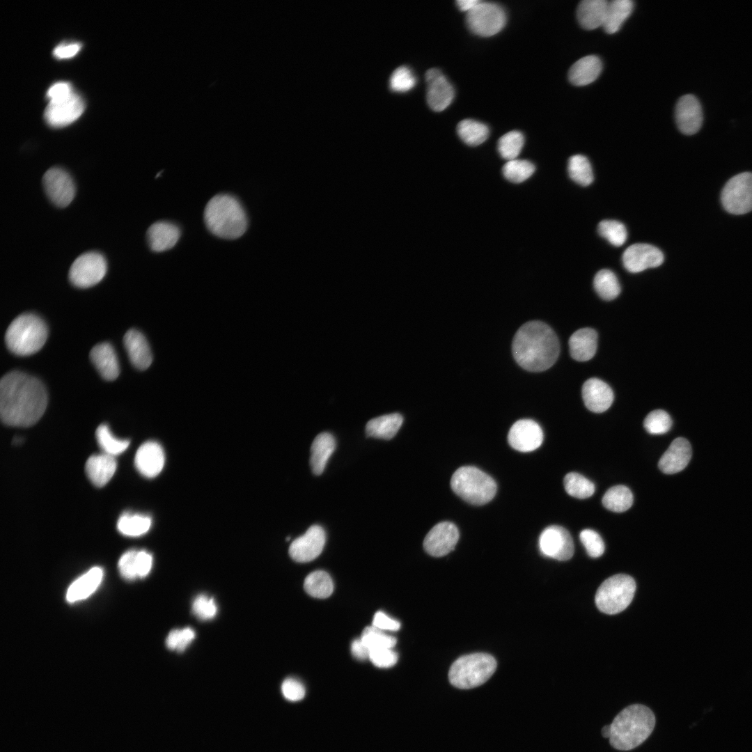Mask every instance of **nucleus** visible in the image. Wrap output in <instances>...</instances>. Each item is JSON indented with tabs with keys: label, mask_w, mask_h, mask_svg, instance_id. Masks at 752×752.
<instances>
[{
	"label": "nucleus",
	"mask_w": 752,
	"mask_h": 752,
	"mask_svg": "<svg viewBox=\"0 0 752 752\" xmlns=\"http://www.w3.org/2000/svg\"><path fill=\"white\" fill-rule=\"evenodd\" d=\"M90 357L100 375L106 380L116 379L120 373L118 358L113 346L109 343L95 345Z\"/></svg>",
	"instance_id": "nucleus-26"
},
{
	"label": "nucleus",
	"mask_w": 752,
	"mask_h": 752,
	"mask_svg": "<svg viewBox=\"0 0 752 752\" xmlns=\"http://www.w3.org/2000/svg\"><path fill=\"white\" fill-rule=\"evenodd\" d=\"M593 285L597 293L605 300H612L620 292L618 280L616 274L609 269L599 271L595 276Z\"/></svg>",
	"instance_id": "nucleus-39"
},
{
	"label": "nucleus",
	"mask_w": 752,
	"mask_h": 752,
	"mask_svg": "<svg viewBox=\"0 0 752 752\" xmlns=\"http://www.w3.org/2000/svg\"><path fill=\"white\" fill-rule=\"evenodd\" d=\"M524 144V137L517 130L503 134L498 141L497 149L501 157L508 161L517 159Z\"/></svg>",
	"instance_id": "nucleus-43"
},
{
	"label": "nucleus",
	"mask_w": 752,
	"mask_h": 752,
	"mask_svg": "<svg viewBox=\"0 0 752 752\" xmlns=\"http://www.w3.org/2000/svg\"><path fill=\"white\" fill-rule=\"evenodd\" d=\"M372 626L382 631H397L400 627V623L387 616L382 611L375 613L373 620Z\"/></svg>",
	"instance_id": "nucleus-55"
},
{
	"label": "nucleus",
	"mask_w": 752,
	"mask_h": 752,
	"mask_svg": "<svg viewBox=\"0 0 752 752\" xmlns=\"http://www.w3.org/2000/svg\"><path fill=\"white\" fill-rule=\"evenodd\" d=\"M672 423L671 418L666 412L657 409L647 415L643 421V426L650 434H661L671 429Z\"/></svg>",
	"instance_id": "nucleus-48"
},
{
	"label": "nucleus",
	"mask_w": 752,
	"mask_h": 752,
	"mask_svg": "<svg viewBox=\"0 0 752 752\" xmlns=\"http://www.w3.org/2000/svg\"><path fill=\"white\" fill-rule=\"evenodd\" d=\"M326 541L324 528L313 525L302 535L292 542L289 554L295 561L306 563L314 560L322 552Z\"/></svg>",
	"instance_id": "nucleus-15"
},
{
	"label": "nucleus",
	"mask_w": 752,
	"mask_h": 752,
	"mask_svg": "<svg viewBox=\"0 0 752 752\" xmlns=\"http://www.w3.org/2000/svg\"><path fill=\"white\" fill-rule=\"evenodd\" d=\"M602 735L604 737H609L610 735V725H606L602 728Z\"/></svg>",
	"instance_id": "nucleus-61"
},
{
	"label": "nucleus",
	"mask_w": 752,
	"mask_h": 752,
	"mask_svg": "<svg viewBox=\"0 0 752 752\" xmlns=\"http://www.w3.org/2000/svg\"><path fill=\"white\" fill-rule=\"evenodd\" d=\"M427 84L426 100L429 107L434 111H441L452 102L455 91L444 75L437 68H431L425 73Z\"/></svg>",
	"instance_id": "nucleus-18"
},
{
	"label": "nucleus",
	"mask_w": 752,
	"mask_h": 752,
	"mask_svg": "<svg viewBox=\"0 0 752 752\" xmlns=\"http://www.w3.org/2000/svg\"><path fill=\"white\" fill-rule=\"evenodd\" d=\"M107 269V260L103 255L96 251L86 252L72 263L69 270V279L77 288H89L102 280Z\"/></svg>",
	"instance_id": "nucleus-11"
},
{
	"label": "nucleus",
	"mask_w": 752,
	"mask_h": 752,
	"mask_svg": "<svg viewBox=\"0 0 752 752\" xmlns=\"http://www.w3.org/2000/svg\"><path fill=\"white\" fill-rule=\"evenodd\" d=\"M516 362L531 372L547 370L558 359L560 345L553 329L540 321L524 324L516 332L512 344Z\"/></svg>",
	"instance_id": "nucleus-2"
},
{
	"label": "nucleus",
	"mask_w": 752,
	"mask_h": 752,
	"mask_svg": "<svg viewBox=\"0 0 752 752\" xmlns=\"http://www.w3.org/2000/svg\"><path fill=\"white\" fill-rule=\"evenodd\" d=\"M369 651L379 648H393L396 639L373 626L366 627L360 638Z\"/></svg>",
	"instance_id": "nucleus-45"
},
{
	"label": "nucleus",
	"mask_w": 752,
	"mask_h": 752,
	"mask_svg": "<svg viewBox=\"0 0 752 752\" xmlns=\"http://www.w3.org/2000/svg\"><path fill=\"white\" fill-rule=\"evenodd\" d=\"M602 66L601 60L597 56H584L571 66L568 73L569 80L578 86L589 84L598 77Z\"/></svg>",
	"instance_id": "nucleus-30"
},
{
	"label": "nucleus",
	"mask_w": 752,
	"mask_h": 752,
	"mask_svg": "<svg viewBox=\"0 0 752 752\" xmlns=\"http://www.w3.org/2000/svg\"><path fill=\"white\" fill-rule=\"evenodd\" d=\"M539 548L544 556L563 561L572 557L574 549L570 533L558 525L549 526L542 531Z\"/></svg>",
	"instance_id": "nucleus-13"
},
{
	"label": "nucleus",
	"mask_w": 752,
	"mask_h": 752,
	"mask_svg": "<svg viewBox=\"0 0 752 752\" xmlns=\"http://www.w3.org/2000/svg\"><path fill=\"white\" fill-rule=\"evenodd\" d=\"M723 208L729 213L744 214L752 210V173L744 172L731 178L721 194Z\"/></svg>",
	"instance_id": "nucleus-10"
},
{
	"label": "nucleus",
	"mask_w": 752,
	"mask_h": 752,
	"mask_svg": "<svg viewBox=\"0 0 752 752\" xmlns=\"http://www.w3.org/2000/svg\"><path fill=\"white\" fill-rule=\"evenodd\" d=\"M534 164L525 159H515L507 161L502 173L506 179L511 182L521 183L529 178L534 173Z\"/></svg>",
	"instance_id": "nucleus-44"
},
{
	"label": "nucleus",
	"mask_w": 752,
	"mask_h": 752,
	"mask_svg": "<svg viewBox=\"0 0 752 752\" xmlns=\"http://www.w3.org/2000/svg\"><path fill=\"white\" fill-rule=\"evenodd\" d=\"M480 2V0H458L456 1V4L461 11L468 13Z\"/></svg>",
	"instance_id": "nucleus-60"
},
{
	"label": "nucleus",
	"mask_w": 752,
	"mask_h": 752,
	"mask_svg": "<svg viewBox=\"0 0 752 752\" xmlns=\"http://www.w3.org/2000/svg\"><path fill=\"white\" fill-rule=\"evenodd\" d=\"M416 84V78L414 72L405 65L397 68L389 79L390 88L395 92H407L412 89Z\"/></svg>",
	"instance_id": "nucleus-47"
},
{
	"label": "nucleus",
	"mask_w": 752,
	"mask_h": 752,
	"mask_svg": "<svg viewBox=\"0 0 752 752\" xmlns=\"http://www.w3.org/2000/svg\"><path fill=\"white\" fill-rule=\"evenodd\" d=\"M634 3L631 0H613L608 2L606 15L602 25L608 33H614L633 10Z\"/></svg>",
	"instance_id": "nucleus-34"
},
{
	"label": "nucleus",
	"mask_w": 752,
	"mask_h": 752,
	"mask_svg": "<svg viewBox=\"0 0 752 752\" xmlns=\"http://www.w3.org/2000/svg\"><path fill=\"white\" fill-rule=\"evenodd\" d=\"M304 588L309 595L323 599L331 595L334 590V583L327 572L317 570L310 573L306 577Z\"/></svg>",
	"instance_id": "nucleus-37"
},
{
	"label": "nucleus",
	"mask_w": 752,
	"mask_h": 752,
	"mask_svg": "<svg viewBox=\"0 0 752 752\" xmlns=\"http://www.w3.org/2000/svg\"><path fill=\"white\" fill-rule=\"evenodd\" d=\"M496 666L495 659L487 653L464 655L451 665L448 679L457 688H475L487 681L496 671Z\"/></svg>",
	"instance_id": "nucleus-7"
},
{
	"label": "nucleus",
	"mask_w": 752,
	"mask_h": 752,
	"mask_svg": "<svg viewBox=\"0 0 752 752\" xmlns=\"http://www.w3.org/2000/svg\"><path fill=\"white\" fill-rule=\"evenodd\" d=\"M599 234L612 245L622 246L626 241L627 233L624 224L616 220H603L597 226Z\"/></svg>",
	"instance_id": "nucleus-46"
},
{
	"label": "nucleus",
	"mask_w": 752,
	"mask_h": 752,
	"mask_svg": "<svg viewBox=\"0 0 752 752\" xmlns=\"http://www.w3.org/2000/svg\"><path fill=\"white\" fill-rule=\"evenodd\" d=\"M567 170L570 178L581 186H588L593 181L590 163L582 155H574L570 157Z\"/></svg>",
	"instance_id": "nucleus-41"
},
{
	"label": "nucleus",
	"mask_w": 752,
	"mask_h": 752,
	"mask_svg": "<svg viewBox=\"0 0 752 752\" xmlns=\"http://www.w3.org/2000/svg\"><path fill=\"white\" fill-rule=\"evenodd\" d=\"M336 440L329 432H322L314 439L311 447L310 464L315 475L324 470L328 460L336 448Z\"/></svg>",
	"instance_id": "nucleus-31"
},
{
	"label": "nucleus",
	"mask_w": 752,
	"mask_h": 752,
	"mask_svg": "<svg viewBox=\"0 0 752 752\" xmlns=\"http://www.w3.org/2000/svg\"><path fill=\"white\" fill-rule=\"evenodd\" d=\"M606 0H583L577 9V17L585 29L593 30L602 26L608 6Z\"/></svg>",
	"instance_id": "nucleus-32"
},
{
	"label": "nucleus",
	"mask_w": 752,
	"mask_h": 752,
	"mask_svg": "<svg viewBox=\"0 0 752 752\" xmlns=\"http://www.w3.org/2000/svg\"><path fill=\"white\" fill-rule=\"evenodd\" d=\"M45 192L56 206L65 207L73 200L76 188L71 175L63 169H49L42 177Z\"/></svg>",
	"instance_id": "nucleus-12"
},
{
	"label": "nucleus",
	"mask_w": 752,
	"mask_h": 752,
	"mask_svg": "<svg viewBox=\"0 0 752 752\" xmlns=\"http://www.w3.org/2000/svg\"><path fill=\"white\" fill-rule=\"evenodd\" d=\"M283 696L290 701H299L305 696V688L301 682L294 678L285 679L281 684Z\"/></svg>",
	"instance_id": "nucleus-54"
},
{
	"label": "nucleus",
	"mask_w": 752,
	"mask_h": 752,
	"mask_svg": "<svg viewBox=\"0 0 752 752\" xmlns=\"http://www.w3.org/2000/svg\"><path fill=\"white\" fill-rule=\"evenodd\" d=\"M402 422L403 417L398 413L378 416L367 423L366 433L368 437L391 439L396 434Z\"/></svg>",
	"instance_id": "nucleus-33"
},
{
	"label": "nucleus",
	"mask_w": 752,
	"mask_h": 752,
	"mask_svg": "<svg viewBox=\"0 0 752 752\" xmlns=\"http://www.w3.org/2000/svg\"><path fill=\"white\" fill-rule=\"evenodd\" d=\"M636 590L634 579L625 574H618L606 579L595 594L598 609L613 615L625 610L633 600Z\"/></svg>",
	"instance_id": "nucleus-8"
},
{
	"label": "nucleus",
	"mask_w": 752,
	"mask_h": 752,
	"mask_svg": "<svg viewBox=\"0 0 752 752\" xmlns=\"http://www.w3.org/2000/svg\"><path fill=\"white\" fill-rule=\"evenodd\" d=\"M508 441L510 446L518 451L531 452L542 444L543 432L533 420L520 419L511 426Z\"/></svg>",
	"instance_id": "nucleus-19"
},
{
	"label": "nucleus",
	"mask_w": 752,
	"mask_h": 752,
	"mask_svg": "<svg viewBox=\"0 0 752 752\" xmlns=\"http://www.w3.org/2000/svg\"><path fill=\"white\" fill-rule=\"evenodd\" d=\"M103 574V570L100 567L89 570L70 586L66 593V600L74 603L89 597L100 584Z\"/></svg>",
	"instance_id": "nucleus-29"
},
{
	"label": "nucleus",
	"mask_w": 752,
	"mask_h": 752,
	"mask_svg": "<svg viewBox=\"0 0 752 752\" xmlns=\"http://www.w3.org/2000/svg\"><path fill=\"white\" fill-rule=\"evenodd\" d=\"M691 454V446L688 440L676 438L659 459L658 467L666 474L678 473L687 466Z\"/></svg>",
	"instance_id": "nucleus-22"
},
{
	"label": "nucleus",
	"mask_w": 752,
	"mask_h": 752,
	"mask_svg": "<svg viewBox=\"0 0 752 752\" xmlns=\"http://www.w3.org/2000/svg\"><path fill=\"white\" fill-rule=\"evenodd\" d=\"M152 521L149 516L141 514L124 513L117 522L118 531L124 535L137 537L147 533Z\"/></svg>",
	"instance_id": "nucleus-38"
},
{
	"label": "nucleus",
	"mask_w": 752,
	"mask_h": 752,
	"mask_svg": "<svg viewBox=\"0 0 752 752\" xmlns=\"http://www.w3.org/2000/svg\"><path fill=\"white\" fill-rule=\"evenodd\" d=\"M164 460L162 446L156 441H148L141 444L136 451L134 464L141 475L154 478L162 471Z\"/></svg>",
	"instance_id": "nucleus-21"
},
{
	"label": "nucleus",
	"mask_w": 752,
	"mask_h": 752,
	"mask_svg": "<svg viewBox=\"0 0 752 752\" xmlns=\"http://www.w3.org/2000/svg\"><path fill=\"white\" fill-rule=\"evenodd\" d=\"M563 483L565 491L569 495L581 499L591 496L595 489L593 482L576 472L567 473Z\"/></svg>",
	"instance_id": "nucleus-42"
},
{
	"label": "nucleus",
	"mask_w": 752,
	"mask_h": 752,
	"mask_svg": "<svg viewBox=\"0 0 752 752\" xmlns=\"http://www.w3.org/2000/svg\"><path fill=\"white\" fill-rule=\"evenodd\" d=\"M123 341L132 365L139 370L147 369L152 363V355L143 334L136 329H130L125 334Z\"/></svg>",
	"instance_id": "nucleus-24"
},
{
	"label": "nucleus",
	"mask_w": 752,
	"mask_h": 752,
	"mask_svg": "<svg viewBox=\"0 0 752 752\" xmlns=\"http://www.w3.org/2000/svg\"><path fill=\"white\" fill-rule=\"evenodd\" d=\"M84 108L82 97L73 92L65 98L49 102L45 111V119L52 127H64L76 120Z\"/></svg>",
	"instance_id": "nucleus-14"
},
{
	"label": "nucleus",
	"mask_w": 752,
	"mask_h": 752,
	"mask_svg": "<svg viewBox=\"0 0 752 752\" xmlns=\"http://www.w3.org/2000/svg\"><path fill=\"white\" fill-rule=\"evenodd\" d=\"M116 467L115 457L103 453L89 457L86 462L85 470L88 478L94 485L102 487L111 479Z\"/></svg>",
	"instance_id": "nucleus-27"
},
{
	"label": "nucleus",
	"mask_w": 752,
	"mask_h": 752,
	"mask_svg": "<svg viewBox=\"0 0 752 752\" xmlns=\"http://www.w3.org/2000/svg\"><path fill=\"white\" fill-rule=\"evenodd\" d=\"M457 527L452 522H441L434 526L423 540V547L430 556L441 557L453 551L459 540Z\"/></svg>",
	"instance_id": "nucleus-16"
},
{
	"label": "nucleus",
	"mask_w": 752,
	"mask_h": 752,
	"mask_svg": "<svg viewBox=\"0 0 752 752\" xmlns=\"http://www.w3.org/2000/svg\"><path fill=\"white\" fill-rule=\"evenodd\" d=\"M579 538L589 556L598 558L603 554L604 543L596 531L588 528L583 529L579 534Z\"/></svg>",
	"instance_id": "nucleus-50"
},
{
	"label": "nucleus",
	"mask_w": 752,
	"mask_h": 752,
	"mask_svg": "<svg viewBox=\"0 0 752 752\" xmlns=\"http://www.w3.org/2000/svg\"><path fill=\"white\" fill-rule=\"evenodd\" d=\"M459 137L466 144L476 146L483 143L489 136V127L484 123L473 120L464 119L457 126Z\"/></svg>",
	"instance_id": "nucleus-35"
},
{
	"label": "nucleus",
	"mask_w": 752,
	"mask_h": 752,
	"mask_svg": "<svg viewBox=\"0 0 752 752\" xmlns=\"http://www.w3.org/2000/svg\"><path fill=\"white\" fill-rule=\"evenodd\" d=\"M100 448L104 453L115 457L124 452L130 445V440L118 439L111 432L108 425L98 426L95 432Z\"/></svg>",
	"instance_id": "nucleus-40"
},
{
	"label": "nucleus",
	"mask_w": 752,
	"mask_h": 752,
	"mask_svg": "<svg viewBox=\"0 0 752 752\" xmlns=\"http://www.w3.org/2000/svg\"><path fill=\"white\" fill-rule=\"evenodd\" d=\"M582 398L586 407L596 413L607 410L613 401L611 387L597 378L587 379L582 386Z\"/></svg>",
	"instance_id": "nucleus-23"
},
{
	"label": "nucleus",
	"mask_w": 752,
	"mask_h": 752,
	"mask_svg": "<svg viewBox=\"0 0 752 752\" xmlns=\"http://www.w3.org/2000/svg\"><path fill=\"white\" fill-rule=\"evenodd\" d=\"M664 262V254L657 247L643 243L627 247L622 254L624 267L629 272L639 273L648 268L659 267Z\"/></svg>",
	"instance_id": "nucleus-17"
},
{
	"label": "nucleus",
	"mask_w": 752,
	"mask_h": 752,
	"mask_svg": "<svg viewBox=\"0 0 752 752\" xmlns=\"http://www.w3.org/2000/svg\"><path fill=\"white\" fill-rule=\"evenodd\" d=\"M655 716L647 706L629 705L620 711L610 724L609 742L620 751H629L641 745L655 726Z\"/></svg>",
	"instance_id": "nucleus-3"
},
{
	"label": "nucleus",
	"mask_w": 752,
	"mask_h": 752,
	"mask_svg": "<svg viewBox=\"0 0 752 752\" xmlns=\"http://www.w3.org/2000/svg\"><path fill=\"white\" fill-rule=\"evenodd\" d=\"M597 346V332L591 328H581L574 332L569 340L571 357L578 361L592 359Z\"/></svg>",
	"instance_id": "nucleus-28"
},
{
	"label": "nucleus",
	"mask_w": 752,
	"mask_h": 752,
	"mask_svg": "<svg viewBox=\"0 0 752 752\" xmlns=\"http://www.w3.org/2000/svg\"><path fill=\"white\" fill-rule=\"evenodd\" d=\"M204 221L212 234L228 240L241 237L248 226L246 214L240 202L226 194H217L208 201Z\"/></svg>",
	"instance_id": "nucleus-4"
},
{
	"label": "nucleus",
	"mask_w": 752,
	"mask_h": 752,
	"mask_svg": "<svg viewBox=\"0 0 752 752\" xmlns=\"http://www.w3.org/2000/svg\"><path fill=\"white\" fill-rule=\"evenodd\" d=\"M191 608L194 614L203 620L212 619L217 613V606L214 600L203 594L196 597Z\"/></svg>",
	"instance_id": "nucleus-51"
},
{
	"label": "nucleus",
	"mask_w": 752,
	"mask_h": 752,
	"mask_svg": "<svg viewBox=\"0 0 752 752\" xmlns=\"http://www.w3.org/2000/svg\"><path fill=\"white\" fill-rule=\"evenodd\" d=\"M136 565L138 578L146 577L152 568V556L145 550H138Z\"/></svg>",
	"instance_id": "nucleus-57"
},
{
	"label": "nucleus",
	"mask_w": 752,
	"mask_h": 752,
	"mask_svg": "<svg viewBox=\"0 0 752 752\" xmlns=\"http://www.w3.org/2000/svg\"><path fill=\"white\" fill-rule=\"evenodd\" d=\"M398 655L392 648H379L370 651L369 659L377 667L389 668L398 661Z\"/></svg>",
	"instance_id": "nucleus-53"
},
{
	"label": "nucleus",
	"mask_w": 752,
	"mask_h": 752,
	"mask_svg": "<svg viewBox=\"0 0 752 752\" xmlns=\"http://www.w3.org/2000/svg\"><path fill=\"white\" fill-rule=\"evenodd\" d=\"M47 395L37 378L19 371L6 374L0 382V415L6 425L29 427L43 415Z\"/></svg>",
	"instance_id": "nucleus-1"
},
{
	"label": "nucleus",
	"mask_w": 752,
	"mask_h": 752,
	"mask_svg": "<svg viewBox=\"0 0 752 752\" xmlns=\"http://www.w3.org/2000/svg\"><path fill=\"white\" fill-rule=\"evenodd\" d=\"M136 549L125 551L118 561V570L121 576L127 580L138 578L136 565Z\"/></svg>",
	"instance_id": "nucleus-52"
},
{
	"label": "nucleus",
	"mask_w": 752,
	"mask_h": 752,
	"mask_svg": "<svg viewBox=\"0 0 752 752\" xmlns=\"http://www.w3.org/2000/svg\"><path fill=\"white\" fill-rule=\"evenodd\" d=\"M180 236L179 227L168 221L155 222L149 227L147 231L149 246L156 252L166 251L173 247Z\"/></svg>",
	"instance_id": "nucleus-25"
},
{
	"label": "nucleus",
	"mask_w": 752,
	"mask_h": 752,
	"mask_svg": "<svg viewBox=\"0 0 752 752\" xmlns=\"http://www.w3.org/2000/svg\"><path fill=\"white\" fill-rule=\"evenodd\" d=\"M74 91L72 86L66 81H59L52 85L47 92L49 102L58 100L71 95Z\"/></svg>",
	"instance_id": "nucleus-56"
},
{
	"label": "nucleus",
	"mask_w": 752,
	"mask_h": 752,
	"mask_svg": "<svg viewBox=\"0 0 752 752\" xmlns=\"http://www.w3.org/2000/svg\"><path fill=\"white\" fill-rule=\"evenodd\" d=\"M351 652L352 655L359 660L362 661L369 659L370 651L361 639H357L352 641L351 644Z\"/></svg>",
	"instance_id": "nucleus-59"
},
{
	"label": "nucleus",
	"mask_w": 752,
	"mask_h": 752,
	"mask_svg": "<svg viewBox=\"0 0 752 752\" xmlns=\"http://www.w3.org/2000/svg\"><path fill=\"white\" fill-rule=\"evenodd\" d=\"M469 29L480 36L489 37L499 33L506 23L503 8L493 2L482 1L467 13Z\"/></svg>",
	"instance_id": "nucleus-9"
},
{
	"label": "nucleus",
	"mask_w": 752,
	"mask_h": 752,
	"mask_svg": "<svg viewBox=\"0 0 752 752\" xmlns=\"http://www.w3.org/2000/svg\"><path fill=\"white\" fill-rule=\"evenodd\" d=\"M79 42L61 44L53 50L54 56L59 59L70 58L75 56L81 49Z\"/></svg>",
	"instance_id": "nucleus-58"
},
{
	"label": "nucleus",
	"mask_w": 752,
	"mask_h": 752,
	"mask_svg": "<svg viewBox=\"0 0 752 752\" xmlns=\"http://www.w3.org/2000/svg\"><path fill=\"white\" fill-rule=\"evenodd\" d=\"M675 120L678 129L684 134L691 135L700 128L703 113L700 104L693 95L682 96L675 107Z\"/></svg>",
	"instance_id": "nucleus-20"
},
{
	"label": "nucleus",
	"mask_w": 752,
	"mask_h": 752,
	"mask_svg": "<svg viewBox=\"0 0 752 752\" xmlns=\"http://www.w3.org/2000/svg\"><path fill=\"white\" fill-rule=\"evenodd\" d=\"M195 636L194 630L190 627L173 629L166 638V645L171 650L182 652L193 641Z\"/></svg>",
	"instance_id": "nucleus-49"
},
{
	"label": "nucleus",
	"mask_w": 752,
	"mask_h": 752,
	"mask_svg": "<svg viewBox=\"0 0 752 752\" xmlns=\"http://www.w3.org/2000/svg\"><path fill=\"white\" fill-rule=\"evenodd\" d=\"M451 487L461 499L476 506L492 501L497 489L490 476L473 466L458 468L451 477Z\"/></svg>",
	"instance_id": "nucleus-6"
},
{
	"label": "nucleus",
	"mask_w": 752,
	"mask_h": 752,
	"mask_svg": "<svg viewBox=\"0 0 752 752\" xmlns=\"http://www.w3.org/2000/svg\"><path fill=\"white\" fill-rule=\"evenodd\" d=\"M47 335V327L42 318L33 313H23L10 324L5 341L12 353L29 356L43 347Z\"/></svg>",
	"instance_id": "nucleus-5"
},
{
	"label": "nucleus",
	"mask_w": 752,
	"mask_h": 752,
	"mask_svg": "<svg viewBox=\"0 0 752 752\" xmlns=\"http://www.w3.org/2000/svg\"><path fill=\"white\" fill-rule=\"evenodd\" d=\"M633 501L631 490L625 485H618L611 487L605 492L602 504L611 511L622 512L632 506Z\"/></svg>",
	"instance_id": "nucleus-36"
}]
</instances>
